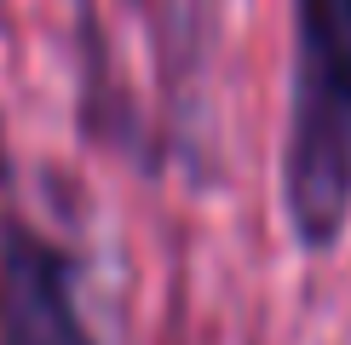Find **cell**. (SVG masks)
Here are the masks:
<instances>
[{"label": "cell", "mask_w": 351, "mask_h": 345, "mask_svg": "<svg viewBox=\"0 0 351 345\" xmlns=\"http://www.w3.org/2000/svg\"><path fill=\"white\" fill-rule=\"evenodd\" d=\"M282 219L305 253L351 225V0H288Z\"/></svg>", "instance_id": "1"}, {"label": "cell", "mask_w": 351, "mask_h": 345, "mask_svg": "<svg viewBox=\"0 0 351 345\" xmlns=\"http://www.w3.org/2000/svg\"><path fill=\"white\" fill-rule=\"evenodd\" d=\"M0 345H98L81 305L75 248H64L23 207L6 127H0Z\"/></svg>", "instance_id": "2"}]
</instances>
